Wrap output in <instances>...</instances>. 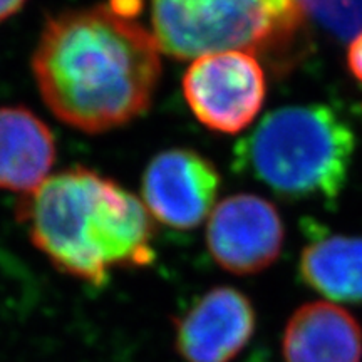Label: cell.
<instances>
[{"label": "cell", "mask_w": 362, "mask_h": 362, "mask_svg": "<svg viewBox=\"0 0 362 362\" xmlns=\"http://www.w3.org/2000/svg\"><path fill=\"white\" fill-rule=\"evenodd\" d=\"M302 6L337 37L354 39L362 30V0H302Z\"/></svg>", "instance_id": "cell-12"}, {"label": "cell", "mask_w": 362, "mask_h": 362, "mask_svg": "<svg viewBox=\"0 0 362 362\" xmlns=\"http://www.w3.org/2000/svg\"><path fill=\"white\" fill-rule=\"evenodd\" d=\"M300 275L330 300L362 302V237L314 240L302 252Z\"/></svg>", "instance_id": "cell-11"}, {"label": "cell", "mask_w": 362, "mask_h": 362, "mask_svg": "<svg viewBox=\"0 0 362 362\" xmlns=\"http://www.w3.org/2000/svg\"><path fill=\"white\" fill-rule=\"evenodd\" d=\"M57 148L52 131L22 106L0 107V189L29 194L49 178Z\"/></svg>", "instance_id": "cell-9"}, {"label": "cell", "mask_w": 362, "mask_h": 362, "mask_svg": "<svg viewBox=\"0 0 362 362\" xmlns=\"http://www.w3.org/2000/svg\"><path fill=\"white\" fill-rule=\"evenodd\" d=\"M285 362H361L357 319L329 302H310L293 312L284 332Z\"/></svg>", "instance_id": "cell-10"}, {"label": "cell", "mask_w": 362, "mask_h": 362, "mask_svg": "<svg viewBox=\"0 0 362 362\" xmlns=\"http://www.w3.org/2000/svg\"><path fill=\"white\" fill-rule=\"evenodd\" d=\"M220 173L200 153L171 148L148 163L141 180L149 215L175 230H193L214 211Z\"/></svg>", "instance_id": "cell-6"}, {"label": "cell", "mask_w": 362, "mask_h": 362, "mask_svg": "<svg viewBox=\"0 0 362 362\" xmlns=\"http://www.w3.org/2000/svg\"><path fill=\"white\" fill-rule=\"evenodd\" d=\"M265 90L259 61L242 51L194 59L183 76V94L194 117L223 134H237L252 124L264 104Z\"/></svg>", "instance_id": "cell-5"}, {"label": "cell", "mask_w": 362, "mask_h": 362, "mask_svg": "<svg viewBox=\"0 0 362 362\" xmlns=\"http://www.w3.org/2000/svg\"><path fill=\"white\" fill-rule=\"evenodd\" d=\"M160 51L188 61L228 51L284 49L304 22L302 0H149Z\"/></svg>", "instance_id": "cell-4"}, {"label": "cell", "mask_w": 362, "mask_h": 362, "mask_svg": "<svg viewBox=\"0 0 362 362\" xmlns=\"http://www.w3.org/2000/svg\"><path fill=\"white\" fill-rule=\"evenodd\" d=\"M33 243L62 274L101 287L115 270L156 259L155 225L133 193L76 166L22 197L17 208Z\"/></svg>", "instance_id": "cell-2"}, {"label": "cell", "mask_w": 362, "mask_h": 362, "mask_svg": "<svg viewBox=\"0 0 362 362\" xmlns=\"http://www.w3.org/2000/svg\"><path fill=\"white\" fill-rule=\"evenodd\" d=\"M255 330V312L245 293L215 287L176 322L175 346L185 362H230Z\"/></svg>", "instance_id": "cell-8"}, {"label": "cell", "mask_w": 362, "mask_h": 362, "mask_svg": "<svg viewBox=\"0 0 362 362\" xmlns=\"http://www.w3.org/2000/svg\"><path fill=\"white\" fill-rule=\"evenodd\" d=\"M347 64H349L352 76L362 83V30L356 35L354 39H352V42L349 45V52H347Z\"/></svg>", "instance_id": "cell-13"}, {"label": "cell", "mask_w": 362, "mask_h": 362, "mask_svg": "<svg viewBox=\"0 0 362 362\" xmlns=\"http://www.w3.org/2000/svg\"><path fill=\"white\" fill-rule=\"evenodd\" d=\"M25 2L27 0H0V22L19 12Z\"/></svg>", "instance_id": "cell-14"}, {"label": "cell", "mask_w": 362, "mask_h": 362, "mask_svg": "<svg viewBox=\"0 0 362 362\" xmlns=\"http://www.w3.org/2000/svg\"><path fill=\"white\" fill-rule=\"evenodd\" d=\"M284 235L277 208L257 194L240 193L214 208L206 225V245L221 269L250 275L279 259Z\"/></svg>", "instance_id": "cell-7"}, {"label": "cell", "mask_w": 362, "mask_h": 362, "mask_svg": "<svg viewBox=\"0 0 362 362\" xmlns=\"http://www.w3.org/2000/svg\"><path fill=\"white\" fill-rule=\"evenodd\" d=\"M356 139L324 104L280 107L235 148V168L285 200L334 202L349 175Z\"/></svg>", "instance_id": "cell-3"}, {"label": "cell", "mask_w": 362, "mask_h": 362, "mask_svg": "<svg viewBox=\"0 0 362 362\" xmlns=\"http://www.w3.org/2000/svg\"><path fill=\"white\" fill-rule=\"evenodd\" d=\"M160 54L151 30L107 2L45 22L33 72L59 121L98 134L149 110L161 78Z\"/></svg>", "instance_id": "cell-1"}]
</instances>
